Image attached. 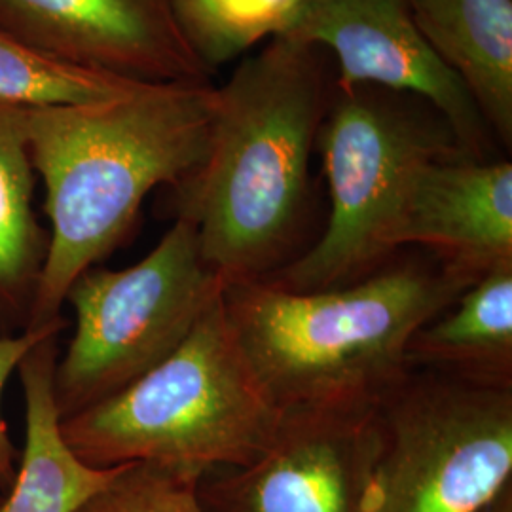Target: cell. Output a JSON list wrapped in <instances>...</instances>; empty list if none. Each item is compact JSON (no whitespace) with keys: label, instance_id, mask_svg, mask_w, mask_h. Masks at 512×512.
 Instances as JSON below:
<instances>
[{"label":"cell","instance_id":"6da1fadb","mask_svg":"<svg viewBox=\"0 0 512 512\" xmlns=\"http://www.w3.org/2000/svg\"><path fill=\"white\" fill-rule=\"evenodd\" d=\"M334 88L327 50L285 35L217 88L209 152L179 186L177 217L194 224L205 264L224 283L260 281L291 262Z\"/></svg>","mask_w":512,"mask_h":512},{"label":"cell","instance_id":"7a4b0ae2","mask_svg":"<svg viewBox=\"0 0 512 512\" xmlns=\"http://www.w3.org/2000/svg\"><path fill=\"white\" fill-rule=\"evenodd\" d=\"M217 109L209 82L148 84L97 105L23 109L50 219L29 329L63 317L74 279L122 245L156 186L179 188L202 167Z\"/></svg>","mask_w":512,"mask_h":512},{"label":"cell","instance_id":"3957f363","mask_svg":"<svg viewBox=\"0 0 512 512\" xmlns=\"http://www.w3.org/2000/svg\"><path fill=\"white\" fill-rule=\"evenodd\" d=\"M476 275L416 247L342 287L287 291L224 283L239 348L281 412L372 408L403 382L416 330L450 308Z\"/></svg>","mask_w":512,"mask_h":512},{"label":"cell","instance_id":"277c9868","mask_svg":"<svg viewBox=\"0 0 512 512\" xmlns=\"http://www.w3.org/2000/svg\"><path fill=\"white\" fill-rule=\"evenodd\" d=\"M281 418L239 348L220 293L167 359L61 420V435L95 469L147 463L200 480L253 461Z\"/></svg>","mask_w":512,"mask_h":512},{"label":"cell","instance_id":"5b68a950","mask_svg":"<svg viewBox=\"0 0 512 512\" xmlns=\"http://www.w3.org/2000/svg\"><path fill=\"white\" fill-rule=\"evenodd\" d=\"M317 148L329 181L327 230L260 279L298 293L342 287L380 268L397 253L389 236L412 171L429 160L467 158L439 110L378 86L334 88Z\"/></svg>","mask_w":512,"mask_h":512},{"label":"cell","instance_id":"8992f818","mask_svg":"<svg viewBox=\"0 0 512 512\" xmlns=\"http://www.w3.org/2000/svg\"><path fill=\"white\" fill-rule=\"evenodd\" d=\"M222 289V277L205 264L196 228L184 217L137 264L93 266L78 275L65 296L73 336L54 370L59 418L107 401L160 365Z\"/></svg>","mask_w":512,"mask_h":512},{"label":"cell","instance_id":"52a82bcc","mask_svg":"<svg viewBox=\"0 0 512 512\" xmlns=\"http://www.w3.org/2000/svg\"><path fill=\"white\" fill-rule=\"evenodd\" d=\"M363 512H480L512 482V389L410 370L382 403Z\"/></svg>","mask_w":512,"mask_h":512},{"label":"cell","instance_id":"ba28073f","mask_svg":"<svg viewBox=\"0 0 512 512\" xmlns=\"http://www.w3.org/2000/svg\"><path fill=\"white\" fill-rule=\"evenodd\" d=\"M380 442L378 406L289 410L253 461L203 475L198 499L203 512H363Z\"/></svg>","mask_w":512,"mask_h":512},{"label":"cell","instance_id":"9c48e42d","mask_svg":"<svg viewBox=\"0 0 512 512\" xmlns=\"http://www.w3.org/2000/svg\"><path fill=\"white\" fill-rule=\"evenodd\" d=\"M281 35L334 55L340 90L378 86L420 97L450 124L467 158L490 160L492 131L463 82L421 35L406 0H310Z\"/></svg>","mask_w":512,"mask_h":512},{"label":"cell","instance_id":"30bf717a","mask_svg":"<svg viewBox=\"0 0 512 512\" xmlns=\"http://www.w3.org/2000/svg\"><path fill=\"white\" fill-rule=\"evenodd\" d=\"M0 31L103 73L147 84H205L171 0H0Z\"/></svg>","mask_w":512,"mask_h":512},{"label":"cell","instance_id":"8fae6325","mask_svg":"<svg viewBox=\"0 0 512 512\" xmlns=\"http://www.w3.org/2000/svg\"><path fill=\"white\" fill-rule=\"evenodd\" d=\"M391 247H420L469 274L512 262V164L439 158L404 186Z\"/></svg>","mask_w":512,"mask_h":512},{"label":"cell","instance_id":"7c38bea8","mask_svg":"<svg viewBox=\"0 0 512 512\" xmlns=\"http://www.w3.org/2000/svg\"><path fill=\"white\" fill-rule=\"evenodd\" d=\"M59 336L61 332L46 336L19 365L25 440L16 478L2 495L0 512H74L122 469V465L95 469L84 463L61 435L54 401Z\"/></svg>","mask_w":512,"mask_h":512},{"label":"cell","instance_id":"4fadbf2b","mask_svg":"<svg viewBox=\"0 0 512 512\" xmlns=\"http://www.w3.org/2000/svg\"><path fill=\"white\" fill-rule=\"evenodd\" d=\"M421 35L512 145V0H406Z\"/></svg>","mask_w":512,"mask_h":512},{"label":"cell","instance_id":"5bb4252c","mask_svg":"<svg viewBox=\"0 0 512 512\" xmlns=\"http://www.w3.org/2000/svg\"><path fill=\"white\" fill-rule=\"evenodd\" d=\"M410 370L512 389V262L480 275L458 300L414 332Z\"/></svg>","mask_w":512,"mask_h":512},{"label":"cell","instance_id":"9a60e30c","mask_svg":"<svg viewBox=\"0 0 512 512\" xmlns=\"http://www.w3.org/2000/svg\"><path fill=\"white\" fill-rule=\"evenodd\" d=\"M23 109L0 103V338L31 327L48 256V230L35 211Z\"/></svg>","mask_w":512,"mask_h":512},{"label":"cell","instance_id":"2e32d148","mask_svg":"<svg viewBox=\"0 0 512 512\" xmlns=\"http://www.w3.org/2000/svg\"><path fill=\"white\" fill-rule=\"evenodd\" d=\"M147 82L103 73L27 46L0 31V103L19 109H65L128 97Z\"/></svg>","mask_w":512,"mask_h":512},{"label":"cell","instance_id":"e0dca14e","mask_svg":"<svg viewBox=\"0 0 512 512\" xmlns=\"http://www.w3.org/2000/svg\"><path fill=\"white\" fill-rule=\"evenodd\" d=\"M310 0H171L190 50L213 73L281 35Z\"/></svg>","mask_w":512,"mask_h":512},{"label":"cell","instance_id":"ac0fdd59","mask_svg":"<svg viewBox=\"0 0 512 512\" xmlns=\"http://www.w3.org/2000/svg\"><path fill=\"white\" fill-rule=\"evenodd\" d=\"M196 478L129 463L74 512H203Z\"/></svg>","mask_w":512,"mask_h":512},{"label":"cell","instance_id":"d6986e66","mask_svg":"<svg viewBox=\"0 0 512 512\" xmlns=\"http://www.w3.org/2000/svg\"><path fill=\"white\" fill-rule=\"evenodd\" d=\"M67 327L65 319H57L50 325L38 327V329H27L14 336H2L0 338V488L6 492L18 471L19 450L10 437L8 421L4 418L2 410V399L4 389L14 374H18L21 361L29 355V351L42 342L46 336L54 332H63Z\"/></svg>","mask_w":512,"mask_h":512},{"label":"cell","instance_id":"ffe728a7","mask_svg":"<svg viewBox=\"0 0 512 512\" xmlns=\"http://www.w3.org/2000/svg\"><path fill=\"white\" fill-rule=\"evenodd\" d=\"M480 512H512V482L486 509Z\"/></svg>","mask_w":512,"mask_h":512},{"label":"cell","instance_id":"44dd1931","mask_svg":"<svg viewBox=\"0 0 512 512\" xmlns=\"http://www.w3.org/2000/svg\"><path fill=\"white\" fill-rule=\"evenodd\" d=\"M2 495H4V490H2V488H0V501H2Z\"/></svg>","mask_w":512,"mask_h":512}]
</instances>
